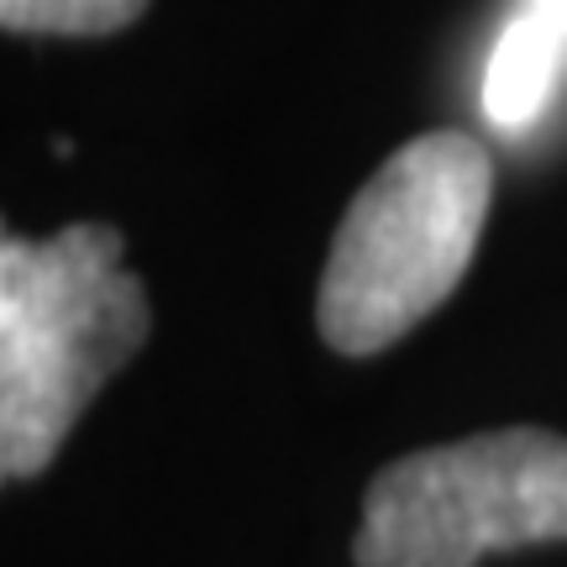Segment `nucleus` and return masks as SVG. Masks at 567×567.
<instances>
[{"instance_id": "3", "label": "nucleus", "mask_w": 567, "mask_h": 567, "mask_svg": "<svg viewBox=\"0 0 567 567\" xmlns=\"http://www.w3.org/2000/svg\"><path fill=\"white\" fill-rule=\"evenodd\" d=\"M567 536V442L488 431L389 463L368 484L358 567H473L488 551Z\"/></svg>"}, {"instance_id": "4", "label": "nucleus", "mask_w": 567, "mask_h": 567, "mask_svg": "<svg viewBox=\"0 0 567 567\" xmlns=\"http://www.w3.org/2000/svg\"><path fill=\"white\" fill-rule=\"evenodd\" d=\"M567 59V38L557 27H547L542 17H515L505 27V38L494 42L484 69V116L499 132H526L542 105H547L551 84H557V69Z\"/></svg>"}, {"instance_id": "1", "label": "nucleus", "mask_w": 567, "mask_h": 567, "mask_svg": "<svg viewBox=\"0 0 567 567\" xmlns=\"http://www.w3.org/2000/svg\"><path fill=\"white\" fill-rule=\"evenodd\" d=\"M147 289L122 268V231L63 226L48 243H0V467L53 463L95 389L147 342Z\"/></svg>"}, {"instance_id": "2", "label": "nucleus", "mask_w": 567, "mask_h": 567, "mask_svg": "<svg viewBox=\"0 0 567 567\" xmlns=\"http://www.w3.org/2000/svg\"><path fill=\"white\" fill-rule=\"evenodd\" d=\"M488 195L494 168L467 132L405 142L337 226L316 300L326 342L363 358L425 321L473 264Z\"/></svg>"}, {"instance_id": "5", "label": "nucleus", "mask_w": 567, "mask_h": 567, "mask_svg": "<svg viewBox=\"0 0 567 567\" xmlns=\"http://www.w3.org/2000/svg\"><path fill=\"white\" fill-rule=\"evenodd\" d=\"M142 11L147 0H0V21L11 32H59V38L122 32Z\"/></svg>"}, {"instance_id": "6", "label": "nucleus", "mask_w": 567, "mask_h": 567, "mask_svg": "<svg viewBox=\"0 0 567 567\" xmlns=\"http://www.w3.org/2000/svg\"><path fill=\"white\" fill-rule=\"evenodd\" d=\"M530 17H542L547 27H557L567 38V0H530Z\"/></svg>"}]
</instances>
